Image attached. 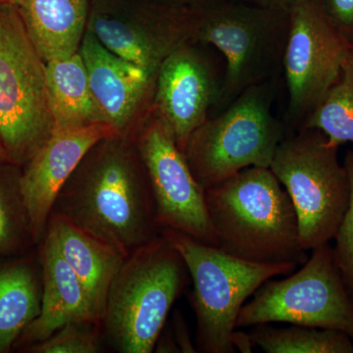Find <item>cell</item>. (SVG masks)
Listing matches in <instances>:
<instances>
[{"mask_svg": "<svg viewBox=\"0 0 353 353\" xmlns=\"http://www.w3.org/2000/svg\"><path fill=\"white\" fill-rule=\"evenodd\" d=\"M20 0H0V3H8L13 4V6H17L19 4Z\"/></svg>", "mask_w": 353, "mask_h": 353, "instance_id": "cell-32", "label": "cell"}, {"mask_svg": "<svg viewBox=\"0 0 353 353\" xmlns=\"http://www.w3.org/2000/svg\"><path fill=\"white\" fill-rule=\"evenodd\" d=\"M205 201L223 252L254 263H305L294 204L270 168L243 169L205 190Z\"/></svg>", "mask_w": 353, "mask_h": 353, "instance_id": "cell-2", "label": "cell"}, {"mask_svg": "<svg viewBox=\"0 0 353 353\" xmlns=\"http://www.w3.org/2000/svg\"><path fill=\"white\" fill-rule=\"evenodd\" d=\"M210 46L190 41L162 62L155 79L152 111L183 150L188 139L209 118L219 101L225 64Z\"/></svg>", "mask_w": 353, "mask_h": 353, "instance_id": "cell-13", "label": "cell"}, {"mask_svg": "<svg viewBox=\"0 0 353 353\" xmlns=\"http://www.w3.org/2000/svg\"><path fill=\"white\" fill-rule=\"evenodd\" d=\"M63 218L125 256L161 236L145 167L131 137L92 146L53 204Z\"/></svg>", "mask_w": 353, "mask_h": 353, "instance_id": "cell-1", "label": "cell"}, {"mask_svg": "<svg viewBox=\"0 0 353 353\" xmlns=\"http://www.w3.org/2000/svg\"><path fill=\"white\" fill-rule=\"evenodd\" d=\"M170 329L180 352H197V348L190 339L189 327L180 311L174 313Z\"/></svg>", "mask_w": 353, "mask_h": 353, "instance_id": "cell-27", "label": "cell"}, {"mask_svg": "<svg viewBox=\"0 0 353 353\" xmlns=\"http://www.w3.org/2000/svg\"><path fill=\"white\" fill-rule=\"evenodd\" d=\"M192 41L208 44L224 60L216 111L224 110L248 88L277 80L289 32V10L212 0L192 8Z\"/></svg>", "mask_w": 353, "mask_h": 353, "instance_id": "cell-4", "label": "cell"}, {"mask_svg": "<svg viewBox=\"0 0 353 353\" xmlns=\"http://www.w3.org/2000/svg\"><path fill=\"white\" fill-rule=\"evenodd\" d=\"M252 328L253 345L267 353H353L352 339L336 330L272 324Z\"/></svg>", "mask_w": 353, "mask_h": 353, "instance_id": "cell-22", "label": "cell"}, {"mask_svg": "<svg viewBox=\"0 0 353 353\" xmlns=\"http://www.w3.org/2000/svg\"><path fill=\"white\" fill-rule=\"evenodd\" d=\"M101 325L92 321H72L50 338L23 348L27 353H97L102 350Z\"/></svg>", "mask_w": 353, "mask_h": 353, "instance_id": "cell-24", "label": "cell"}, {"mask_svg": "<svg viewBox=\"0 0 353 353\" xmlns=\"http://www.w3.org/2000/svg\"><path fill=\"white\" fill-rule=\"evenodd\" d=\"M53 131L46 62L18 6L0 3V139L9 161L24 166Z\"/></svg>", "mask_w": 353, "mask_h": 353, "instance_id": "cell-8", "label": "cell"}, {"mask_svg": "<svg viewBox=\"0 0 353 353\" xmlns=\"http://www.w3.org/2000/svg\"><path fill=\"white\" fill-rule=\"evenodd\" d=\"M46 234L75 273L95 319L101 325L109 289L126 256L58 216L50 215Z\"/></svg>", "mask_w": 353, "mask_h": 353, "instance_id": "cell-17", "label": "cell"}, {"mask_svg": "<svg viewBox=\"0 0 353 353\" xmlns=\"http://www.w3.org/2000/svg\"><path fill=\"white\" fill-rule=\"evenodd\" d=\"M339 146L316 129L288 132L270 169L287 190L305 252L336 236L350 202V182L338 158Z\"/></svg>", "mask_w": 353, "mask_h": 353, "instance_id": "cell-7", "label": "cell"}, {"mask_svg": "<svg viewBox=\"0 0 353 353\" xmlns=\"http://www.w3.org/2000/svg\"><path fill=\"white\" fill-rule=\"evenodd\" d=\"M162 236L182 255L192 281L197 352L234 353L232 336L246 301L270 279L296 271L294 263L261 264L236 259L180 232Z\"/></svg>", "mask_w": 353, "mask_h": 353, "instance_id": "cell-5", "label": "cell"}, {"mask_svg": "<svg viewBox=\"0 0 353 353\" xmlns=\"http://www.w3.org/2000/svg\"><path fill=\"white\" fill-rule=\"evenodd\" d=\"M232 343L234 350L243 353L252 352V348L254 347L250 333L246 334L245 332L234 331L232 336Z\"/></svg>", "mask_w": 353, "mask_h": 353, "instance_id": "cell-29", "label": "cell"}, {"mask_svg": "<svg viewBox=\"0 0 353 353\" xmlns=\"http://www.w3.org/2000/svg\"><path fill=\"white\" fill-rule=\"evenodd\" d=\"M132 139L145 167L159 227L217 246L205 190L197 183L166 124L152 110Z\"/></svg>", "mask_w": 353, "mask_h": 353, "instance_id": "cell-12", "label": "cell"}, {"mask_svg": "<svg viewBox=\"0 0 353 353\" xmlns=\"http://www.w3.org/2000/svg\"><path fill=\"white\" fill-rule=\"evenodd\" d=\"M188 275L182 255L162 234L128 255L109 289L104 340L120 353L154 352Z\"/></svg>", "mask_w": 353, "mask_h": 353, "instance_id": "cell-3", "label": "cell"}, {"mask_svg": "<svg viewBox=\"0 0 353 353\" xmlns=\"http://www.w3.org/2000/svg\"><path fill=\"white\" fill-rule=\"evenodd\" d=\"M118 132L108 123L54 130L21 167V189L37 245L43 240L53 204L83 158L101 139Z\"/></svg>", "mask_w": 353, "mask_h": 353, "instance_id": "cell-14", "label": "cell"}, {"mask_svg": "<svg viewBox=\"0 0 353 353\" xmlns=\"http://www.w3.org/2000/svg\"><path fill=\"white\" fill-rule=\"evenodd\" d=\"M43 275L38 250L0 259V353L15 350L26 329L38 318Z\"/></svg>", "mask_w": 353, "mask_h": 353, "instance_id": "cell-19", "label": "cell"}, {"mask_svg": "<svg viewBox=\"0 0 353 353\" xmlns=\"http://www.w3.org/2000/svg\"><path fill=\"white\" fill-rule=\"evenodd\" d=\"M276 81L248 88L190 134L183 153L202 189L250 167L270 168L288 134L272 111Z\"/></svg>", "mask_w": 353, "mask_h": 353, "instance_id": "cell-6", "label": "cell"}, {"mask_svg": "<svg viewBox=\"0 0 353 353\" xmlns=\"http://www.w3.org/2000/svg\"><path fill=\"white\" fill-rule=\"evenodd\" d=\"M80 54L90 90L104 122L118 134L132 137L152 110L155 77L123 59L85 32Z\"/></svg>", "mask_w": 353, "mask_h": 353, "instance_id": "cell-15", "label": "cell"}, {"mask_svg": "<svg viewBox=\"0 0 353 353\" xmlns=\"http://www.w3.org/2000/svg\"><path fill=\"white\" fill-rule=\"evenodd\" d=\"M228 1L239 2L248 6L264 7V8L281 9L289 10L290 7L296 0H228Z\"/></svg>", "mask_w": 353, "mask_h": 353, "instance_id": "cell-28", "label": "cell"}, {"mask_svg": "<svg viewBox=\"0 0 353 353\" xmlns=\"http://www.w3.org/2000/svg\"><path fill=\"white\" fill-rule=\"evenodd\" d=\"M21 168L0 161V259L36 250L31 220L21 189Z\"/></svg>", "mask_w": 353, "mask_h": 353, "instance_id": "cell-21", "label": "cell"}, {"mask_svg": "<svg viewBox=\"0 0 353 353\" xmlns=\"http://www.w3.org/2000/svg\"><path fill=\"white\" fill-rule=\"evenodd\" d=\"M166 6L179 7V8H194L208 3L212 0H157Z\"/></svg>", "mask_w": 353, "mask_h": 353, "instance_id": "cell-30", "label": "cell"}, {"mask_svg": "<svg viewBox=\"0 0 353 353\" xmlns=\"http://www.w3.org/2000/svg\"><path fill=\"white\" fill-rule=\"evenodd\" d=\"M37 250L43 275L41 309L38 318L25 330L16 343L15 350L20 352L28 345L50 338L67 323H99L90 309L82 285L50 234H46Z\"/></svg>", "mask_w": 353, "mask_h": 353, "instance_id": "cell-16", "label": "cell"}, {"mask_svg": "<svg viewBox=\"0 0 353 353\" xmlns=\"http://www.w3.org/2000/svg\"><path fill=\"white\" fill-rule=\"evenodd\" d=\"M88 31L157 78L162 62L192 39V8L157 0H90Z\"/></svg>", "mask_w": 353, "mask_h": 353, "instance_id": "cell-11", "label": "cell"}, {"mask_svg": "<svg viewBox=\"0 0 353 353\" xmlns=\"http://www.w3.org/2000/svg\"><path fill=\"white\" fill-rule=\"evenodd\" d=\"M46 94L54 130L104 122L90 90L80 51L46 63Z\"/></svg>", "mask_w": 353, "mask_h": 353, "instance_id": "cell-20", "label": "cell"}, {"mask_svg": "<svg viewBox=\"0 0 353 353\" xmlns=\"http://www.w3.org/2000/svg\"><path fill=\"white\" fill-rule=\"evenodd\" d=\"M348 46L317 0H296L290 7L282 67L289 99L288 132L301 129L324 101L341 75Z\"/></svg>", "mask_w": 353, "mask_h": 353, "instance_id": "cell-10", "label": "cell"}, {"mask_svg": "<svg viewBox=\"0 0 353 353\" xmlns=\"http://www.w3.org/2000/svg\"><path fill=\"white\" fill-rule=\"evenodd\" d=\"M343 166L350 182V202L334 236L336 246L333 250L343 282L353 299V150L347 152Z\"/></svg>", "mask_w": 353, "mask_h": 353, "instance_id": "cell-25", "label": "cell"}, {"mask_svg": "<svg viewBox=\"0 0 353 353\" xmlns=\"http://www.w3.org/2000/svg\"><path fill=\"white\" fill-rule=\"evenodd\" d=\"M0 161H9L8 158H7L6 150H4L1 139H0Z\"/></svg>", "mask_w": 353, "mask_h": 353, "instance_id": "cell-31", "label": "cell"}, {"mask_svg": "<svg viewBox=\"0 0 353 353\" xmlns=\"http://www.w3.org/2000/svg\"><path fill=\"white\" fill-rule=\"evenodd\" d=\"M274 323L336 330L353 340V299L328 243L290 277L266 281L241 308L236 327Z\"/></svg>", "mask_w": 353, "mask_h": 353, "instance_id": "cell-9", "label": "cell"}, {"mask_svg": "<svg viewBox=\"0 0 353 353\" xmlns=\"http://www.w3.org/2000/svg\"><path fill=\"white\" fill-rule=\"evenodd\" d=\"M331 24L353 46V0H317Z\"/></svg>", "mask_w": 353, "mask_h": 353, "instance_id": "cell-26", "label": "cell"}, {"mask_svg": "<svg viewBox=\"0 0 353 353\" xmlns=\"http://www.w3.org/2000/svg\"><path fill=\"white\" fill-rule=\"evenodd\" d=\"M90 6V0H20L26 32L46 63L80 51Z\"/></svg>", "mask_w": 353, "mask_h": 353, "instance_id": "cell-18", "label": "cell"}, {"mask_svg": "<svg viewBox=\"0 0 353 353\" xmlns=\"http://www.w3.org/2000/svg\"><path fill=\"white\" fill-rule=\"evenodd\" d=\"M301 129L322 132L333 145L353 143V46H348L338 81Z\"/></svg>", "mask_w": 353, "mask_h": 353, "instance_id": "cell-23", "label": "cell"}]
</instances>
